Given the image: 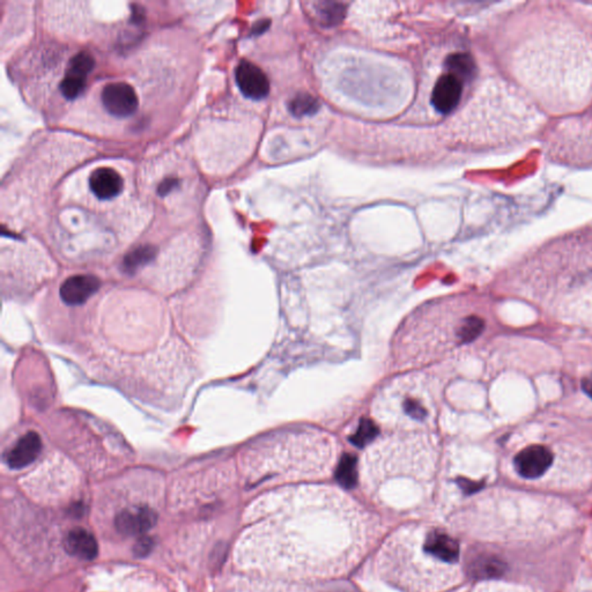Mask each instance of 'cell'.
<instances>
[{
  "label": "cell",
  "instance_id": "9",
  "mask_svg": "<svg viewBox=\"0 0 592 592\" xmlns=\"http://www.w3.org/2000/svg\"><path fill=\"white\" fill-rule=\"evenodd\" d=\"M89 187L97 198L109 200L121 193L123 178L111 168H97L89 178Z\"/></svg>",
  "mask_w": 592,
  "mask_h": 592
},
{
  "label": "cell",
  "instance_id": "14",
  "mask_svg": "<svg viewBox=\"0 0 592 592\" xmlns=\"http://www.w3.org/2000/svg\"><path fill=\"white\" fill-rule=\"evenodd\" d=\"M447 68L450 75L468 80L475 75V64L473 58L468 53H454L447 59Z\"/></svg>",
  "mask_w": 592,
  "mask_h": 592
},
{
  "label": "cell",
  "instance_id": "1",
  "mask_svg": "<svg viewBox=\"0 0 592 592\" xmlns=\"http://www.w3.org/2000/svg\"><path fill=\"white\" fill-rule=\"evenodd\" d=\"M101 97L106 111L115 117H128L138 108L137 93L125 82H111L104 86Z\"/></svg>",
  "mask_w": 592,
  "mask_h": 592
},
{
  "label": "cell",
  "instance_id": "16",
  "mask_svg": "<svg viewBox=\"0 0 592 592\" xmlns=\"http://www.w3.org/2000/svg\"><path fill=\"white\" fill-rule=\"evenodd\" d=\"M338 481L347 488H352L356 484V461L352 456H345L341 459L337 471Z\"/></svg>",
  "mask_w": 592,
  "mask_h": 592
},
{
  "label": "cell",
  "instance_id": "21",
  "mask_svg": "<svg viewBox=\"0 0 592 592\" xmlns=\"http://www.w3.org/2000/svg\"><path fill=\"white\" fill-rule=\"evenodd\" d=\"M582 389L592 398V380H584L582 382Z\"/></svg>",
  "mask_w": 592,
  "mask_h": 592
},
{
  "label": "cell",
  "instance_id": "15",
  "mask_svg": "<svg viewBox=\"0 0 592 592\" xmlns=\"http://www.w3.org/2000/svg\"><path fill=\"white\" fill-rule=\"evenodd\" d=\"M318 109V99H315L308 93H300L289 102V111L295 117H305L309 115L316 114Z\"/></svg>",
  "mask_w": 592,
  "mask_h": 592
},
{
  "label": "cell",
  "instance_id": "6",
  "mask_svg": "<svg viewBox=\"0 0 592 592\" xmlns=\"http://www.w3.org/2000/svg\"><path fill=\"white\" fill-rule=\"evenodd\" d=\"M101 287L99 278L90 274H79L68 278L63 283L59 294L63 301L68 305H79L92 298Z\"/></svg>",
  "mask_w": 592,
  "mask_h": 592
},
{
  "label": "cell",
  "instance_id": "18",
  "mask_svg": "<svg viewBox=\"0 0 592 592\" xmlns=\"http://www.w3.org/2000/svg\"><path fill=\"white\" fill-rule=\"evenodd\" d=\"M376 429L370 421H365L362 423L361 427L359 428L358 433L355 435V443L358 446H363L368 441L372 440V437H375Z\"/></svg>",
  "mask_w": 592,
  "mask_h": 592
},
{
  "label": "cell",
  "instance_id": "20",
  "mask_svg": "<svg viewBox=\"0 0 592 592\" xmlns=\"http://www.w3.org/2000/svg\"><path fill=\"white\" fill-rule=\"evenodd\" d=\"M176 184H178V180H175V178H167V180H164L159 187L160 195H167V193H169V192L176 187Z\"/></svg>",
  "mask_w": 592,
  "mask_h": 592
},
{
  "label": "cell",
  "instance_id": "2",
  "mask_svg": "<svg viewBox=\"0 0 592 592\" xmlns=\"http://www.w3.org/2000/svg\"><path fill=\"white\" fill-rule=\"evenodd\" d=\"M553 464V454L544 446H530L519 451L514 459L518 475L525 479L540 478Z\"/></svg>",
  "mask_w": 592,
  "mask_h": 592
},
{
  "label": "cell",
  "instance_id": "12",
  "mask_svg": "<svg viewBox=\"0 0 592 592\" xmlns=\"http://www.w3.org/2000/svg\"><path fill=\"white\" fill-rule=\"evenodd\" d=\"M507 571V564L500 557L490 554H482L475 557L470 562L468 571L478 580H490L501 577Z\"/></svg>",
  "mask_w": 592,
  "mask_h": 592
},
{
  "label": "cell",
  "instance_id": "3",
  "mask_svg": "<svg viewBox=\"0 0 592 592\" xmlns=\"http://www.w3.org/2000/svg\"><path fill=\"white\" fill-rule=\"evenodd\" d=\"M93 68L94 58L90 53L82 51L72 57L65 78L61 82V92L66 99H77L84 92L86 80Z\"/></svg>",
  "mask_w": 592,
  "mask_h": 592
},
{
  "label": "cell",
  "instance_id": "13",
  "mask_svg": "<svg viewBox=\"0 0 592 592\" xmlns=\"http://www.w3.org/2000/svg\"><path fill=\"white\" fill-rule=\"evenodd\" d=\"M156 250L155 247L153 245H140L137 248L133 249L131 251L128 252L123 259V271L125 274H135L138 272L144 266L147 265L152 262L153 259L155 258Z\"/></svg>",
  "mask_w": 592,
  "mask_h": 592
},
{
  "label": "cell",
  "instance_id": "17",
  "mask_svg": "<svg viewBox=\"0 0 592 592\" xmlns=\"http://www.w3.org/2000/svg\"><path fill=\"white\" fill-rule=\"evenodd\" d=\"M484 329V322L478 317H468L465 319L459 330V336L464 343L475 341Z\"/></svg>",
  "mask_w": 592,
  "mask_h": 592
},
{
  "label": "cell",
  "instance_id": "4",
  "mask_svg": "<svg viewBox=\"0 0 592 592\" xmlns=\"http://www.w3.org/2000/svg\"><path fill=\"white\" fill-rule=\"evenodd\" d=\"M238 88L248 99H262L270 92V82L262 68L251 61H241L235 70Z\"/></svg>",
  "mask_w": 592,
  "mask_h": 592
},
{
  "label": "cell",
  "instance_id": "8",
  "mask_svg": "<svg viewBox=\"0 0 592 592\" xmlns=\"http://www.w3.org/2000/svg\"><path fill=\"white\" fill-rule=\"evenodd\" d=\"M42 451V440L39 434L29 432L17 442L8 455V464L11 468L18 470L32 464Z\"/></svg>",
  "mask_w": 592,
  "mask_h": 592
},
{
  "label": "cell",
  "instance_id": "10",
  "mask_svg": "<svg viewBox=\"0 0 592 592\" xmlns=\"http://www.w3.org/2000/svg\"><path fill=\"white\" fill-rule=\"evenodd\" d=\"M65 550L72 557L82 560H93L97 555L99 546L95 537L85 528H75L65 538Z\"/></svg>",
  "mask_w": 592,
  "mask_h": 592
},
{
  "label": "cell",
  "instance_id": "5",
  "mask_svg": "<svg viewBox=\"0 0 592 592\" xmlns=\"http://www.w3.org/2000/svg\"><path fill=\"white\" fill-rule=\"evenodd\" d=\"M157 515L152 508H128L121 511L115 519L117 531L123 535H142L156 524Z\"/></svg>",
  "mask_w": 592,
  "mask_h": 592
},
{
  "label": "cell",
  "instance_id": "7",
  "mask_svg": "<svg viewBox=\"0 0 592 592\" xmlns=\"http://www.w3.org/2000/svg\"><path fill=\"white\" fill-rule=\"evenodd\" d=\"M463 84L455 75L447 73L440 77L434 86L432 103L441 114H449L461 101Z\"/></svg>",
  "mask_w": 592,
  "mask_h": 592
},
{
  "label": "cell",
  "instance_id": "19",
  "mask_svg": "<svg viewBox=\"0 0 592 592\" xmlns=\"http://www.w3.org/2000/svg\"><path fill=\"white\" fill-rule=\"evenodd\" d=\"M153 547H154V540L147 535H142V538H139L135 544L133 553L135 554V557H144L152 552Z\"/></svg>",
  "mask_w": 592,
  "mask_h": 592
},
{
  "label": "cell",
  "instance_id": "11",
  "mask_svg": "<svg viewBox=\"0 0 592 592\" xmlns=\"http://www.w3.org/2000/svg\"><path fill=\"white\" fill-rule=\"evenodd\" d=\"M425 548L428 553L446 562H456L459 557L457 542L443 532L434 531L426 540Z\"/></svg>",
  "mask_w": 592,
  "mask_h": 592
}]
</instances>
